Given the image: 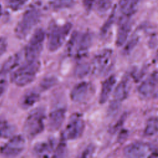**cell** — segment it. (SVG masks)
I'll return each mask as SVG.
<instances>
[{"label": "cell", "mask_w": 158, "mask_h": 158, "mask_svg": "<svg viewBox=\"0 0 158 158\" xmlns=\"http://www.w3.org/2000/svg\"><path fill=\"white\" fill-rule=\"evenodd\" d=\"M93 36L89 31H74L67 43L66 51L69 56L76 59L84 57L93 44Z\"/></svg>", "instance_id": "1"}, {"label": "cell", "mask_w": 158, "mask_h": 158, "mask_svg": "<svg viewBox=\"0 0 158 158\" xmlns=\"http://www.w3.org/2000/svg\"><path fill=\"white\" fill-rule=\"evenodd\" d=\"M40 67L41 63L38 59L25 60L10 75L11 82L19 86L31 83L36 78Z\"/></svg>", "instance_id": "2"}, {"label": "cell", "mask_w": 158, "mask_h": 158, "mask_svg": "<svg viewBox=\"0 0 158 158\" xmlns=\"http://www.w3.org/2000/svg\"><path fill=\"white\" fill-rule=\"evenodd\" d=\"M46 109L39 106L33 109L27 116L23 125V133L29 139H32L41 134L44 129Z\"/></svg>", "instance_id": "3"}, {"label": "cell", "mask_w": 158, "mask_h": 158, "mask_svg": "<svg viewBox=\"0 0 158 158\" xmlns=\"http://www.w3.org/2000/svg\"><path fill=\"white\" fill-rule=\"evenodd\" d=\"M41 17V12L38 7L32 6L23 14L20 21L18 23L15 34L18 38H25L33 28L39 23Z\"/></svg>", "instance_id": "4"}, {"label": "cell", "mask_w": 158, "mask_h": 158, "mask_svg": "<svg viewBox=\"0 0 158 158\" xmlns=\"http://www.w3.org/2000/svg\"><path fill=\"white\" fill-rule=\"evenodd\" d=\"M72 25L66 23L63 25L54 23L51 25L48 33L47 48L50 52H56L64 44L72 30Z\"/></svg>", "instance_id": "5"}, {"label": "cell", "mask_w": 158, "mask_h": 158, "mask_svg": "<svg viewBox=\"0 0 158 158\" xmlns=\"http://www.w3.org/2000/svg\"><path fill=\"white\" fill-rule=\"evenodd\" d=\"M114 64V54L112 49L105 48L99 51L93 57L91 66L92 72L98 76L108 73Z\"/></svg>", "instance_id": "6"}, {"label": "cell", "mask_w": 158, "mask_h": 158, "mask_svg": "<svg viewBox=\"0 0 158 158\" xmlns=\"http://www.w3.org/2000/svg\"><path fill=\"white\" fill-rule=\"evenodd\" d=\"M45 37L46 33L43 28H39L35 31L23 51L25 60L38 59L43 49Z\"/></svg>", "instance_id": "7"}, {"label": "cell", "mask_w": 158, "mask_h": 158, "mask_svg": "<svg viewBox=\"0 0 158 158\" xmlns=\"http://www.w3.org/2000/svg\"><path fill=\"white\" fill-rule=\"evenodd\" d=\"M85 128V122L81 114L75 113L72 114L62 133V139L65 140H75L80 138Z\"/></svg>", "instance_id": "8"}, {"label": "cell", "mask_w": 158, "mask_h": 158, "mask_svg": "<svg viewBox=\"0 0 158 158\" xmlns=\"http://www.w3.org/2000/svg\"><path fill=\"white\" fill-rule=\"evenodd\" d=\"M123 152L125 157L130 158L157 157L156 148L143 141H136L127 145Z\"/></svg>", "instance_id": "9"}, {"label": "cell", "mask_w": 158, "mask_h": 158, "mask_svg": "<svg viewBox=\"0 0 158 158\" xmlns=\"http://www.w3.org/2000/svg\"><path fill=\"white\" fill-rule=\"evenodd\" d=\"M94 93V88L90 82L83 81L77 84L71 90L70 97L71 100L76 103L85 102L90 99Z\"/></svg>", "instance_id": "10"}, {"label": "cell", "mask_w": 158, "mask_h": 158, "mask_svg": "<svg viewBox=\"0 0 158 158\" xmlns=\"http://www.w3.org/2000/svg\"><path fill=\"white\" fill-rule=\"evenodd\" d=\"M25 147V139L22 135L12 136L0 148V153L6 157H15L21 154Z\"/></svg>", "instance_id": "11"}, {"label": "cell", "mask_w": 158, "mask_h": 158, "mask_svg": "<svg viewBox=\"0 0 158 158\" xmlns=\"http://www.w3.org/2000/svg\"><path fill=\"white\" fill-rule=\"evenodd\" d=\"M138 92L143 98H156L157 96V72L154 71L138 87Z\"/></svg>", "instance_id": "12"}, {"label": "cell", "mask_w": 158, "mask_h": 158, "mask_svg": "<svg viewBox=\"0 0 158 158\" xmlns=\"http://www.w3.org/2000/svg\"><path fill=\"white\" fill-rule=\"evenodd\" d=\"M141 0H119L116 11L120 14L118 19H131L136 11Z\"/></svg>", "instance_id": "13"}, {"label": "cell", "mask_w": 158, "mask_h": 158, "mask_svg": "<svg viewBox=\"0 0 158 158\" xmlns=\"http://www.w3.org/2000/svg\"><path fill=\"white\" fill-rule=\"evenodd\" d=\"M67 110L65 107H59L50 112L48 121V128L51 131H56L62 127L65 117Z\"/></svg>", "instance_id": "14"}, {"label": "cell", "mask_w": 158, "mask_h": 158, "mask_svg": "<svg viewBox=\"0 0 158 158\" xmlns=\"http://www.w3.org/2000/svg\"><path fill=\"white\" fill-rule=\"evenodd\" d=\"M131 30V19H118V27L115 41L117 46L120 47L125 44Z\"/></svg>", "instance_id": "15"}, {"label": "cell", "mask_w": 158, "mask_h": 158, "mask_svg": "<svg viewBox=\"0 0 158 158\" xmlns=\"http://www.w3.org/2000/svg\"><path fill=\"white\" fill-rule=\"evenodd\" d=\"M130 88V79L128 76H125L115 87L114 91L112 101L121 104V103L128 98Z\"/></svg>", "instance_id": "16"}, {"label": "cell", "mask_w": 158, "mask_h": 158, "mask_svg": "<svg viewBox=\"0 0 158 158\" xmlns=\"http://www.w3.org/2000/svg\"><path fill=\"white\" fill-rule=\"evenodd\" d=\"M56 147V141L53 138L37 143L33 148V154L39 157H48L53 153Z\"/></svg>", "instance_id": "17"}, {"label": "cell", "mask_w": 158, "mask_h": 158, "mask_svg": "<svg viewBox=\"0 0 158 158\" xmlns=\"http://www.w3.org/2000/svg\"><path fill=\"white\" fill-rule=\"evenodd\" d=\"M116 82V77L114 75H112L107 78L102 83L100 95L99 98V102L101 104H103L107 101L112 92L113 91Z\"/></svg>", "instance_id": "18"}, {"label": "cell", "mask_w": 158, "mask_h": 158, "mask_svg": "<svg viewBox=\"0 0 158 158\" xmlns=\"http://www.w3.org/2000/svg\"><path fill=\"white\" fill-rule=\"evenodd\" d=\"M40 99V92L35 89L26 91L20 99V106L23 109H27L33 106Z\"/></svg>", "instance_id": "19"}, {"label": "cell", "mask_w": 158, "mask_h": 158, "mask_svg": "<svg viewBox=\"0 0 158 158\" xmlns=\"http://www.w3.org/2000/svg\"><path fill=\"white\" fill-rule=\"evenodd\" d=\"M22 57V55L20 53H17L9 57L0 69V74H7L16 69L20 65Z\"/></svg>", "instance_id": "20"}, {"label": "cell", "mask_w": 158, "mask_h": 158, "mask_svg": "<svg viewBox=\"0 0 158 158\" xmlns=\"http://www.w3.org/2000/svg\"><path fill=\"white\" fill-rule=\"evenodd\" d=\"M75 4V0H49L48 4L53 10H61L72 7Z\"/></svg>", "instance_id": "21"}, {"label": "cell", "mask_w": 158, "mask_h": 158, "mask_svg": "<svg viewBox=\"0 0 158 158\" xmlns=\"http://www.w3.org/2000/svg\"><path fill=\"white\" fill-rule=\"evenodd\" d=\"M91 71V64L86 62H79L74 70V75L76 77L81 78L86 77Z\"/></svg>", "instance_id": "22"}, {"label": "cell", "mask_w": 158, "mask_h": 158, "mask_svg": "<svg viewBox=\"0 0 158 158\" xmlns=\"http://www.w3.org/2000/svg\"><path fill=\"white\" fill-rule=\"evenodd\" d=\"M157 133V118L152 117L149 118L146 124L144 130V135L146 136H152Z\"/></svg>", "instance_id": "23"}, {"label": "cell", "mask_w": 158, "mask_h": 158, "mask_svg": "<svg viewBox=\"0 0 158 158\" xmlns=\"http://www.w3.org/2000/svg\"><path fill=\"white\" fill-rule=\"evenodd\" d=\"M139 35L137 32H135L134 34H133L130 39H128V41L125 43L126 44H125L123 47V53L124 54H129L136 46L139 41Z\"/></svg>", "instance_id": "24"}, {"label": "cell", "mask_w": 158, "mask_h": 158, "mask_svg": "<svg viewBox=\"0 0 158 158\" xmlns=\"http://www.w3.org/2000/svg\"><path fill=\"white\" fill-rule=\"evenodd\" d=\"M116 16H117V12H116L115 7H114V9L112 11L111 14H110L109 17L106 21V22L104 23V24L103 25V26L102 27V28L101 29V35L102 36L104 37L107 35V33L110 29L112 24L115 22Z\"/></svg>", "instance_id": "25"}, {"label": "cell", "mask_w": 158, "mask_h": 158, "mask_svg": "<svg viewBox=\"0 0 158 158\" xmlns=\"http://www.w3.org/2000/svg\"><path fill=\"white\" fill-rule=\"evenodd\" d=\"M57 78L55 77L49 76L44 77L40 83V89L43 91L48 90L57 85Z\"/></svg>", "instance_id": "26"}, {"label": "cell", "mask_w": 158, "mask_h": 158, "mask_svg": "<svg viewBox=\"0 0 158 158\" xmlns=\"http://www.w3.org/2000/svg\"><path fill=\"white\" fill-rule=\"evenodd\" d=\"M67 155V147L65 140L62 139L60 143L55 147L53 151L52 157H64Z\"/></svg>", "instance_id": "27"}, {"label": "cell", "mask_w": 158, "mask_h": 158, "mask_svg": "<svg viewBox=\"0 0 158 158\" xmlns=\"http://www.w3.org/2000/svg\"><path fill=\"white\" fill-rule=\"evenodd\" d=\"M113 0H98L96 3V9L99 14H106L111 7Z\"/></svg>", "instance_id": "28"}, {"label": "cell", "mask_w": 158, "mask_h": 158, "mask_svg": "<svg viewBox=\"0 0 158 158\" xmlns=\"http://www.w3.org/2000/svg\"><path fill=\"white\" fill-rule=\"evenodd\" d=\"M15 131V128L11 125L4 122L0 127V138H8L13 135Z\"/></svg>", "instance_id": "29"}, {"label": "cell", "mask_w": 158, "mask_h": 158, "mask_svg": "<svg viewBox=\"0 0 158 158\" xmlns=\"http://www.w3.org/2000/svg\"><path fill=\"white\" fill-rule=\"evenodd\" d=\"M127 117V113H124L123 114H122L120 116V118L116 122V123L110 128L109 132L111 134H115L122 127Z\"/></svg>", "instance_id": "30"}, {"label": "cell", "mask_w": 158, "mask_h": 158, "mask_svg": "<svg viewBox=\"0 0 158 158\" xmlns=\"http://www.w3.org/2000/svg\"><path fill=\"white\" fill-rule=\"evenodd\" d=\"M95 151V146L90 144L85 148V149L82 151L81 154L79 156L80 157H89L93 156Z\"/></svg>", "instance_id": "31"}, {"label": "cell", "mask_w": 158, "mask_h": 158, "mask_svg": "<svg viewBox=\"0 0 158 158\" xmlns=\"http://www.w3.org/2000/svg\"><path fill=\"white\" fill-rule=\"evenodd\" d=\"M28 0H10V7L14 10H17L21 8Z\"/></svg>", "instance_id": "32"}, {"label": "cell", "mask_w": 158, "mask_h": 158, "mask_svg": "<svg viewBox=\"0 0 158 158\" xmlns=\"http://www.w3.org/2000/svg\"><path fill=\"white\" fill-rule=\"evenodd\" d=\"M7 43L4 38H0V56H2L7 50Z\"/></svg>", "instance_id": "33"}, {"label": "cell", "mask_w": 158, "mask_h": 158, "mask_svg": "<svg viewBox=\"0 0 158 158\" xmlns=\"http://www.w3.org/2000/svg\"><path fill=\"white\" fill-rule=\"evenodd\" d=\"M96 0H83V4L87 11H89L93 7Z\"/></svg>", "instance_id": "34"}, {"label": "cell", "mask_w": 158, "mask_h": 158, "mask_svg": "<svg viewBox=\"0 0 158 158\" xmlns=\"http://www.w3.org/2000/svg\"><path fill=\"white\" fill-rule=\"evenodd\" d=\"M7 86V81L4 79H1L0 80V96L3 94L4 91L6 89Z\"/></svg>", "instance_id": "35"}, {"label": "cell", "mask_w": 158, "mask_h": 158, "mask_svg": "<svg viewBox=\"0 0 158 158\" xmlns=\"http://www.w3.org/2000/svg\"><path fill=\"white\" fill-rule=\"evenodd\" d=\"M4 122H5V121H4V120H2L0 119V127H1V125L3 124V123H4Z\"/></svg>", "instance_id": "36"}]
</instances>
